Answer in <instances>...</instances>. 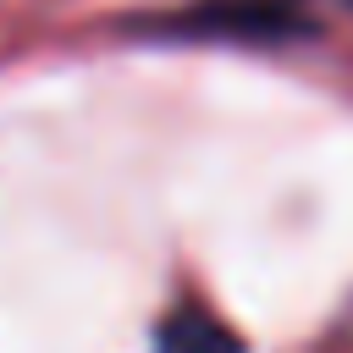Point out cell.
Returning <instances> with one entry per match:
<instances>
[{
	"instance_id": "6da1fadb",
	"label": "cell",
	"mask_w": 353,
	"mask_h": 353,
	"mask_svg": "<svg viewBox=\"0 0 353 353\" xmlns=\"http://www.w3.org/2000/svg\"><path fill=\"white\" fill-rule=\"evenodd\" d=\"M171 33L193 39H248V44H281L314 33V11L298 0H199L193 11L165 22Z\"/></svg>"
},
{
	"instance_id": "7a4b0ae2",
	"label": "cell",
	"mask_w": 353,
	"mask_h": 353,
	"mask_svg": "<svg viewBox=\"0 0 353 353\" xmlns=\"http://www.w3.org/2000/svg\"><path fill=\"white\" fill-rule=\"evenodd\" d=\"M154 353H243V336L204 309H171L154 331Z\"/></svg>"
},
{
	"instance_id": "3957f363",
	"label": "cell",
	"mask_w": 353,
	"mask_h": 353,
	"mask_svg": "<svg viewBox=\"0 0 353 353\" xmlns=\"http://www.w3.org/2000/svg\"><path fill=\"white\" fill-rule=\"evenodd\" d=\"M336 6H342V11H353V0H336Z\"/></svg>"
}]
</instances>
